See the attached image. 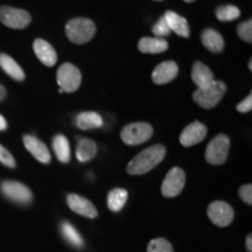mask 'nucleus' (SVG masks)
<instances>
[{
	"instance_id": "nucleus-27",
	"label": "nucleus",
	"mask_w": 252,
	"mask_h": 252,
	"mask_svg": "<svg viewBox=\"0 0 252 252\" xmlns=\"http://www.w3.org/2000/svg\"><path fill=\"white\" fill-rule=\"evenodd\" d=\"M147 252H173V248L167 239L156 238L150 242Z\"/></svg>"
},
{
	"instance_id": "nucleus-32",
	"label": "nucleus",
	"mask_w": 252,
	"mask_h": 252,
	"mask_svg": "<svg viewBox=\"0 0 252 252\" xmlns=\"http://www.w3.org/2000/svg\"><path fill=\"white\" fill-rule=\"evenodd\" d=\"M251 110H252V94H249L247 98L237 105V111L242 113H247V112H250Z\"/></svg>"
},
{
	"instance_id": "nucleus-16",
	"label": "nucleus",
	"mask_w": 252,
	"mask_h": 252,
	"mask_svg": "<svg viewBox=\"0 0 252 252\" xmlns=\"http://www.w3.org/2000/svg\"><path fill=\"white\" fill-rule=\"evenodd\" d=\"M191 80L197 88H206L215 81L213 71L202 62H195L191 69Z\"/></svg>"
},
{
	"instance_id": "nucleus-3",
	"label": "nucleus",
	"mask_w": 252,
	"mask_h": 252,
	"mask_svg": "<svg viewBox=\"0 0 252 252\" xmlns=\"http://www.w3.org/2000/svg\"><path fill=\"white\" fill-rule=\"evenodd\" d=\"M226 91V86L222 81H214L210 86L206 88H197L193 94V98L197 105L203 109L215 108L220 102Z\"/></svg>"
},
{
	"instance_id": "nucleus-26",
	"label": "nucleus",
	"mask_w": 252,
	"mask_h": 252,
	"mask_svg": "<svg viewBox=\"0 0 252 252\" xmlns=\"http://www.w3.org/2000/svg\"><path fill=\"white\" fill-rule=\"evenodd\" d=\"M61 231L62 235L64 236V238L70 243L71 245L76 248H81L83 245V241H82L81 235L78 234V231L76 229L72 226L70 223L68 222H63L61 224Z\"/></svg>"
},
{
	"instance_id": "nucleus-31",
	"label": "nucleus",
	"mask_w": 252,
	"mask_h": 252,
	"mask_svg": "<svg viewBox=\"0 0 252 252\" xmlns=\"http://www.w3.org/2000/svg\"><path fill=\"white\" fill-rule=\"evenodd\" d=\"M239 196L245 203L251 204L252 203V186L251 185H244L239 189Z\"/></svg>"
},
{
	"instance_id": "nucleus-15",
	"label": "nucleus",
	"mask_w": 252,
	"mask_h": 252,
	"mask_svg": "<svg viewBox=\"0 0 252 252\" xmlns=\"http://www.w3.org/2000/svg\"><path fill=\"white\" fill-rule=\"evenodd\" d=\"M33 48L37 59L47 67H53L58 61V54H56L55 49L46 40L36 39L34 41Z\"/></svg>"
},
{
	"instance_id": "nucleus-20",
	"label": "nucleus",
	"mask_w": 252,
	"mask_h": 252,
	"mask_svg": "<svg viewBox=\"0 0 252 252\" xmlns=\"http://www.w3.org/2000/svg\"><path fill=\"white\" fill-rule=\"evenodd\" d=\"M76 126L81 130H94L103 126V118L97 112L86 111L82 112L76 117Z\"/></svg>"
},
{
	"instance_id": "nucleus-6",
	"label": "nucleus",
	"mask_w": 252,
	"mask_h": 252,
	"mask_svg": "<svg viewBox=\"0 0 252 252\" xmlns=\"http://www.w3.org/2000/svg\"><path fill=\"white\" fill-rule=\"evenodd\" d=\"M230 140L225 134L216 135L206 150V159L212 165H222L228 158Z\"/></svg>"
},
{
	"instance_id": "nucleus-24",
	"label": "nucleus",
	"mask_w": 252,
	"mask_h": 252,
	"mask_svg": "<svg viewBox=\"0 0 252 252\" xmlns=\"http://www.w3.org/2000/svg\"><path fill=\"white\" fill-rule=\"evenodd\" d=\"M127 201V191L123 188H115L108 195V207L111 212L117 213L123 209Z\"/></svg>"
},
{
	"instance_id": "nucleus-17",
	"label": "nucleus",
	"mask_w": 252,
	"mask_h": 252,
	"mask_svg": "<svg viewBox=\"0 0 252 252\" xmlns=\"http://www.w3.org/2000/svg\"><path fill=\"white\" fill-rule=\"evenodd\" d=\"M163 18H165L166 23L169 26V28H171L172 32H174L179 36L189 37L190 30H189L188 21L184 17H181V15H179L173 11H167L163 14Z\"/></svg>"
},
{
	"instance_id": "nucleus-22",
	"label": "nucleus",
	"mask_w": 252,
	"mask_h": 252,
	"mask_svg": "<svg viewBox=\"0 0 252 252\" xmlns=\"http://www.w3.org/2000/svg\"><path fill=\"white\" fill-rule=\"evenodd\" d=\"M0 67L8 76L14 78L15 81H24L25 72L20 65L14 61L11 56L6 54H0Z\"/></svg>"
},
{
	"instance_id": "nucleus-2",
	"label": "nucleus",
	"mask_w": 252,
	"mask_h": 252,
	"mask_svg": "<svg viewBox=\"0 0 252 252\" xmlns=\"http://www.w3.org/2000/svg\"><path fill=\"white\" fill-rule=\"evenodd\" d=\"M65 34L72 43L83 45L89 42L96 34V25L87 18H75L65 25Z\"/></svg>"
},
{
	"instance_id": "nucleus-30",
	"label": "nucleus",
	"mask_w": 252,
	"mask_h": 252,
	"mask_svg": "<svg viewBox=\"0 0 252 252\" xmlns=\"http://www.w3.org/2000/svg\"><path fill=\"white\" fill-rule=\"evenodd\" d=\"M0 162L4 163L5 166L11 167V168H14L15 167V160L13 156L4 146H1V145H0Z\"/></svg>"
},
{
	"instance_id": "nucleus-21",
	"label": "nucleus",
	"mask_w": 252,
	"mask_h": 252,
	"mask_svg": "<svg viewBox=\"0 0 252 252\" xmlns=\"http://www.w3.org/2000/svg\"><path fill=\"white\" fill-rule=\"evenodd\" d=\"M97 154V145L94 140L88 138H80L77 139L76 157L77 160L81 162L90 161Z\"/></svg>"
},
{
	"instance_id": "nucleus-10",
	"label": "nucleus",
	"mask_w": 252,
	"mask_h": 252,
	"mask_svg": "<svg viewBox=\"0 0 252 252\" xmlns=\"http://www.w3.org/2000/svg\"><path fill=\"white\" fill-rule=\"evenodd\" d=\"M1 191L6 197L17 203L27 204L33 198L32 191L27 186L17 181H5L1 184Z\"/></svg>"
},
{
	"instance_id": "nucleus-13",
	"label": "nucleus",
	"mask_w": 252,
	"mask_h": 252,
	"mask_svg": "<svg viewBox=\"0 0 252 252\" xmlns=\"http://www.w3.org/2000/svg\"><path fill=\"white\" fill-rule=\"evenodd\" d=\"M179 67L174 61H165L158 64L152 72V80L156 84H166L174 80Z\"/></svg>"
},
{
	"instance_id": "nucleus-29",
	"label": "nucleus",
	"mask_w": 252,
	"mask_h": 252,
	"mask_svg": "<svg viewBox=\"0 0 252 252\" xmlns=\"http://www.w3.org/2000/svg\"><path fill=\"white\" fill-rule=\"evenodd\" d=\"M152 32L154 35H156V37H162V39L163 36L169 35V34L172 33L171 28L167 25L163 15L158 20V23L154 24V26L152 27Z\"/></svg>"
},
{
	"instance_id": "nucleus-28",
	"label": "nucleus",
	"mask_w": 252,
	"mask_h": 252,
	"mask_svg": "<svg viewBox=\"0 0 252 252\" xmlns=\"http://www.w3.org/2000/svg\"><path fill=\"white\" fill-rule=\"evenodd\" d=\"M237 34L242 40L245 42L251 43L252 42V20L244 21L237 27Z\"/></svg>"
},
{
	"instance_id": "nucleus-18",
	"label": "nucleus",
	"mask_w": 252,
	"mask_h": 252,
	"mask_svg": "<svg viewBox=\"0 0 252 252\" xmlns=\"http://www.w3.org/2000/svg\"><path fill=\"white\" fill-rule=\"evenodd\" d=\"M138 48L144 54H159L168 49V42L162 37H143L138 43Z\"/></svg>"
},
{
	"instance_id": "nucleus-11",
	"label": "nucleus",
	"mask_w": 252,
	"mask_h": 252,
	"mask_svg": "<svg viewBox=\"0 0 252 252\" xmlns=\"http://www.w3.org/2000/svg\"><path fill=\"white\" fill-rule=\"evenodd\" d=\"M207 135L206 125L200 122H194L189 124L180 134V143L182 146L190 147L204 140Z\"/></svg>"
},
{
	"instance_id": "nucleus-4",
	"label": "nucleus",
	"mask_w": 252,
	"mask_h": 252,
	"mask_svg": "<svg viewBox=\"0 0 252 252\" xmlns=\"http://www.w3.org/2000/svg\"><path fill=\"white\" fill-rule=\"evenodd\" d=\"M82 83L80 69L71 63H63L58 70L60 93H75Z\"/></svg>"
},
{
	"instance_id": "nucleus-23",
	"label": "nucleus",
	"mask_w": 252,
	"mask_h": 252,
	"mask_svg": "<svg viewBox=\"0 0 252 252\" xmlns=\"http://www.w3.org/2000/svg\"><path fill=\"white\" fill-rule=\"evenodd\" d=\"M53 150H54L60 161L63 163L70 161V145H69L67 137H64L63 134L55 135L54 139H53Z\"/></svg>"
},
{
	"instance_id": "nucleus-12",
	"label": "nucleus",
	"mask_w": 252,
	"mask_h": 252,
	"mask_svg": "<svg viewBox=\"0 0 252 252\" xmlns=\"http://www.w3.org/2000/svg\"><path fill=\"white\" fill-rule=\"evenodd\" d=\"M67 202L72 212L78 214V215L89 217V219H94V217L98 215L94 204L88 198L81 196V195L69 194L67 197Z\"/></svg>"
},
{
	"instance_id": "nucleus-1",
	"label": "nucleus",
	"mask_w": 252,
	"mask_h": 252,
	"mask_svg": "<svg viewBox=\"0 0 252 252\" xmlns=\"http://www.w3.org/2000/svg\"><path fill=\"white\" fill-rule=\"evenodd\" d=\"M166 156V149L162 145H154L149 149L141 151L128 162L126 171L131 175H141L150 172L159 165Z\"/></svg>"
},
{
	"instance_id": "nucleus-19",
	"label": "nucleus",
	"mask_w": 252,
	"mask_h": 252,
	"mask_svg": "<svg viewBox=\"0 0 252 252\" xmlns=\"http://www.w3.org/2000/svg\"><path fill=\"white\" fill-rule=\"evenodd\" d=\"M201 40H202L203 46L208 50L213 53H220L224 48V40L219 32L212 28H207L201 34Z\"/></svg>"
},
{
	"instance_id": "nucleus-9",
	"label": "nucleus",
	"mask_w": 252,
	"mask_h": 252,
	"mask_svg": "<svg viewBox=\"0 0 252 252\" xmlns=\"http://www.w3.org/2000/svg\"><path fill=\"white\" fill-rule=\"evenodd\" d=\"M208 216L217 226H228L234 220V209L223 201H215L208 207Z\"/></svg>"
},
{
	"instance_id": "nucleus-37",
	"label": "nucleus",
	"mask_w": 252,
	"mask_h": 252,
	"mask_svg": "<svg viewBox=\"0 0 252 252\" xmlns=\"http://www.w3.org/2000/svg\"><path fill=\"white\" fill-rule=\"evenodd\" d=\"M184 1H186V2H193V1H195V0H184Z\"/></svg>"
},
{
	"instance_id": "nucleus-7",
	"label": "nucleus",
	"mask_w": 252,
	"mask_h": 252,
	"mask_svg": "<svg viewBox=\"0 0 252 252\" xmlns=\"http://www.w3.org/2000/svg\"><path fill=\"white\" fill-rule=\"evenodd\" d=\"M0 21L9 28L21 30L31 24L32 17L25 9L15 8L12 6H1L0 7Z\"/></svg>"
},
{
	"instance_id": "nucleus-38",
	"label": "nucleus",
	"mask_w": 252,
	"mask_h": 252,
	"mask_svg": "<svg viewBox=\"0 0 252 252\" xmlns=\"http://www.w3.org/2000/svg\"><path fill=\"white\" fill-rule=\"evenodd\" d=\"M157 1H161V0H157Z\"/></svg>"
},
{
	"instance_id": "nucleus-35",
	"label": "nucleus",
	"mask_w": 252,
	"mask_h": 252,
	"mask_svg": "<svg viewBox=\"0 0 252 252\" xmlns=\"http://www.w3.org/2000/svg\"><path fill=\"white\" fill-rule=\"evenodd\" d=\"M6 96V89L0 84V100H2Z\"/></svg>"
},
{
	"instance_id": "nucleus-25",
	"label": "nucleus",
	"mask_w": 252,
	"mask_h": 252,
	"mask_svg": "<svg viewBox=\"0 0 252 252\" xmlns=\"http://www.w3.org/2000/svg\"><path fill=\"white\" fill-rule=\"evenodd\" d=\"M241 11L235 5H223L216 8V18L220 21H232L239 18Z\"/></svg>"
},
{
	"instance_id": "nucleus-5",
	"label": "nucleus",
	"mask_w": 252,
	"mask_h": 252,
	"mask_svg": "<svg viewBox=\"0 0 252 252\" xmlns=\"http://www.w3.org/2000/svg\"><path fill=\"white\" fill-rule=\"evenodd\" d=\"M153 134V127L147 123H132L123 128L121 137L126 145L137 146L150 140Z\"/></svg>"
},
{
	"instance_id": "nucleus-14",
	"label": "nucleus",
	"mask_w": 252,
	"mask_h": 252,
	"mask_svg": "<svg viewBox=\"0 0 252 252\" xmlns=\"http://www.w3.org/2000/svg\"><path fill=\"white\" fill-rule=\"evenodd\" d=\"M24 144L26 146L32 156L39 160L42 163H49L50 162V153L48 147L46 146L42 141L37 139V138L33 137V135H25L24 137Z\"/></svg>"
},
{
	"instance_id": "nucleus-33",
	"label": "nucleus",
	"mask_w": 252,
	"mask_h": 252,
	"mask_svg": "<svg viewBox=\"0 0 252 252\" xmlns=\"http://www.w3.org/2000/svg\"><path fill=\"white\" fill-rule=\"evenodd\" d=\"M7 128V122L5 121V118L0 115V131H4Z\"/></svg>"
},
{
	"instance_id": "nucleus-34",
	"label": "nucleus",
	"mask_w": 252,
	"mask_h": 252,
	"mask_svg": "<svg viewBox=\"0 0 252 252\" xmlns=\"http://www.w3.org/2000/svg\"><path fill=\"white\" fill-rule=\"evenodd\" d=\"M247 248L249 252H252V236L249 235L247 238Z\"/></svg>"
},
{
	"instance_id": "nucleus-8",
	"label": "nucleus",
	"mask_w": 252,
	"mask_h": 252,
	"mask_svg": "<svg viewBox=\"0 0 252 252\" xmlns=\"http://www.w3.org/2000/svg\"><path fill=\"white\" fill-rule=\"evenodd\" d=\"M186 174L179 167L173 168L167 173L161 186V193L165 197H175L181 193L185 187Z\"/></svg>"
},
{
	"instance_id": "nucleus-36",
	"label": "nucleus",
	"mask_w": 252,
	"mask_h": 252,
	"mask_svg": "<svg viewBox=\"0 0 252 252\" xmlns=\"http://www.w3.org/2000/svg\"><path fill=\"white\" fill-rule=\"evenodd\" d=\"M252 60H250V62H249V69H250V70H252Z\"/></svg>"
}]
</instances>
